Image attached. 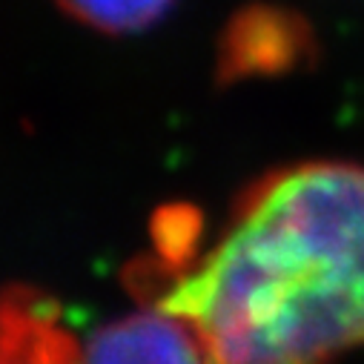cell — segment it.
Here are the masks:
<instances>
[{"label":"cell","mask_w":364,"mask_h":364,"mask_svg":"<svg viewBox=\"0 0 364 364\" xmlns=\"http://www.w3.org/2000/svg\"><path fill=\"white\" fill-rule=\"evenodd\" d=\"M152 301L190 321L207 364H336L364 344V166L269 172Z\"/></svg>","instance_id":"6da1fadb"},{"label":"cell","mask_w":364,"mask_h":364,"mask_svg":"<svg viewBox=\"0 0 364 364\" xmlns=\"http://www.w3.org/2000/svg\"><path fill=\"white\" fill-rule=\"evenodd\" d=\"M80 364H207V355L190 321L146 301L80 344Z\"/></svg>","instance_id":"7a4b0ae2"},{"label":"cell","mask_w":364,"mask_h":364,"mask_svg":"<svg viewBox=\"0 0 364 364\" xmlns=\"http://www.w3.org/2000/svg\"><path fill=\"white\" fill-rule=\"evenodd\" d=\"M0 364H80V341L43 296L6 287L0 290Z\"/></svg>","instance_id":"3957f363"},{"label":"cell","mask_w":364,"mask_h":364,"mask_svg":"<svg viewBox=\"0 0 364 364\" xmlns=\"http://www.w3.org/2000/svg\"><path fill=\"white\" fill-rule=\"evenodd\" d=\"M175 0H55L75 23L104 35H135L155 26Z\"/></svg>","instance_id":"277c9868"}]
</instances>
